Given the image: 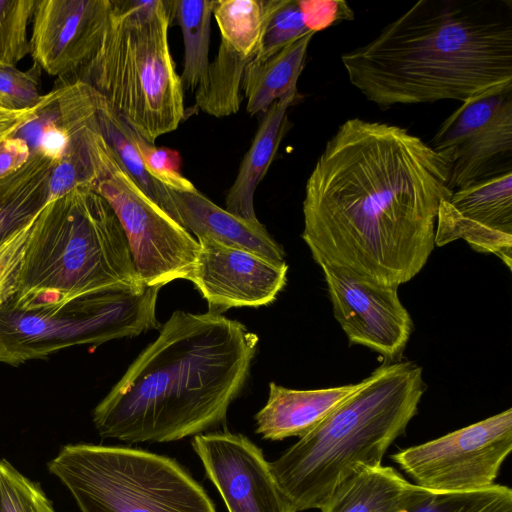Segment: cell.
Segmentation results:
<instances>
[{"instance_id": "6da1fadb", "label": "cell", "mask_w": 512, "mask_h": 512, "mask_svg": "<svg viewBox=\"0 0 512 512\" xmlns=\"http://www.w3.org/2000/svg\"><path fill=\"white\" fill-rule=\"evenodd\" d=\"M451 163L408 129L351 118L327 141L305 185L302 239L315 262L399 287L435 247Z\"/></svg>"}, {"instance_id": "7a4b0ae2", "label": "cell", "mask_w": 512, "mask_h": 512, "mask_svg": "<svg viewBox=\"0 0 512 512\" xmlns=\"http://www.w3.org/2000/svg\"><path fill=\"white\" fill-rule=\"evenodd\" d=\"M258 341L222 314L173 312L94 408L98 434L160 443L219 425L244 388Z\"/></svg>"}, {"instance_id": "3957f363", "label": "cell", "mask_w": 512, "mask_h": 512, "mask_svg": "<svg viewBox=\"0 0 512 512\" xmlns=\"http://www.w3.org/2000/svg\"><path fill=\"white\" fill-rule=\"evenodd\" d=\"M341 61L382 109L467 101L512 84V2L420 0Z\"/></svg>"}, {"instance_id": "277c9868", "label": "cell", "mask_w": 512, "mask_h": 512, "mask_svg": "<svg viewBox=\"0 0 512 512\" xmlns=\"http://www.w3.org/2000/svg\"><path fill=\"white\" fill-rule=\"evenodd\" d=\"M426 391L422 367L384 361L323 421L270 463L296 512L321 509L339 485L376 468L403 435Z\"/></svg>"}, {"instance_id": "5b68a950", "label": "cell", "mask_w": 512, "mask_h": 512, "mask_svg": "<svg viewBox=\"0 0 512 512\" xmlns=\"http://www.w3.org/2000/svg\"><path fill=\"white\" fill-rule=\"evenodd\" d=\"M145 287L111 206L91 188L78 187L48 202L35 217L11 300L60 304L101 291Z\"/></svg>"}, {"instance_id": "8992f818", "label": "cell", "mask_w": 512, "mask_h": 512, "mask_svg": "<svg viewBox=\"0 0 512 512\" xmlns=\"http://www.w3.org/2000/svg\"><path fill=\"white\" fill-rule=\"evenodd\" d=\"M170 11L162 0H110L89 59L68 80L82 81L146 141L176 130L184 89L170 52Z\"/></svg>"}, {"instance_id": "52a82bcc", "label": "cell", "mask_w": 512, "mask_h": 512, "mask_svg": "<svg viewBox=\"0 0 512 512\" xmlns=\"http://www.w3.org/2000/svg\"><path fill=\"white\" fill-rule=\"evenodd\" d=\"M47 468L81 512H216L204 488L175 459L143 449L68 444Z\"/></svg>"}, {"instance_id": "ba28073f", "label": "cell", "mask_w": 512, "mask_h": 512, "mask_svg": "<svg viewBox=\"0 0 512 512\" xmlns=\"http://www.w3.org/2000/svg\"><path fill=\"white\" fill-rule=\"evenodd\" d=\"M161 287L113 289L60 304L0 307V363L19 366L74 346L100 345L159 328Z\"/></svg>"}, {"instance_id": "9c48e42d", "label": "cell", "mask_w": 512, "mask_h": 512, "mask_svg": "<svg viewBox=\"0 0 512 512\" xmlns=\"http://www.w3.org/2000/svg\"><path fill=\"white\" fill-rule=\"evenodd\" d=\"M96 163L92 190L107 201L121 223L143 285L163 287L177 279L189 280L200 249L196 238L135 184L103 135Z\"/></svg>"}, {"instance_id": "30bf717a", "label": "cell", "mask_w": 512, "mask_h": 512, "mask_svg": "<svg viewBox=\"0 0 512 512\" xmlns=\"http://www.w3.org/2000/svg\"><path fill=\"white\" fill-rule=\"evenodd\" d=\"M512 449V409L391 456L417 486L468 492L495 483Z\"/></svg>"}, {"instance_id": "8fae6325", "label": "cell", "mask_w": 512, "mask_h": 512, "mask_svg": "<svg viewBox=\"0 0 512 512\" xmlns=\"http://www.w3.org/2000/svg\"><path fill=\"white\" fill-rule=\"evenodd\" d=\"M324 273L334 317L350 344L365 346L385 361L401 357L413 321L398 296V287L375 283L336 266L319 265Z\"/></svg>"}, {"instance_id": "7c38bea8", "label": "cell", "mask_w": 512, "mask_h": 512, "mask_svg": "<svg viewBox=\"0 0 512 512\" xmlns=\"http://www.w3.org/2000/svg\"><path fill=\"white\" fill-rule=\"evenodd\" d=\"M192 447L229 512H296L263 451L240 433L195 435Z\"/></svg>"}, {"instance_id": "4fadbf2b", "label": "cell", "mask_w": 512, "mask_h": 512, "mask_svg": "<svg viewBox=\"0 0 512 512\" xmlns=\"http://www.w3.org/2000/svg\"><path fill=\"white\" fill-rule=\"evenodd\" d=\"M189 279L219 313L237 307L272 303L287 281L288 265L258 253L204 238Z\"/></svg>"}, {"instance_id": "5bb4252c", "label": "cell", "mask_w": 512, "mask_h": 512, "mask_svg": "<svg viewBox=\"0 0 512 512\" xmlns=\"http://www.w3.org/2000/svg\"><path fill=\"white\" fill-rule=\"evenodd\" d=\"M110 0H36L30 53L42 70L66 81L89 59Z\"/></svg>"}, {"instance_id": "9a60e30c", "label": "cell", "mask_w": 512, "mask_h": 512, "mask_svg": "<svg viewBox=\"0 0 512 512\" xmlns=\"http://www.w3.org/2000/svg\"><path fill=\"white\" fill-rule=\"evenodd\" d=\"M459 238L512 245V171L453 190L442 200L435 245Z\"/></svg>"}, {"instance_id": "2e32d148", "label": "cell", "mask_w": 512, "mask_h": 512, "mask_svg": "<svg viewBox=\"0 0 512 512\" xmlns=\"http://www.w3.org/2000/svg\"><path fill=\"white\" fill-rule=\"evenodd\" d=\"M171 217L198 239L209 238L243 248L277 262H285L279 243L258 223L242 220L207 198L197 188L179 192L169 189Z\"/></svg>"}, {"instance_id": "e0dca14e", "label": "cell", "mask_w": 512, "mask_h": 512, "mask_svg": "<svg viewBox=\"0 0 512 512\" xmlns=\"http://www.w3.org/2000/svg\"><path fill=\"white\" fill-rule=\"evenodd\" d=\"M362 384L363 380L337 387L296 390L271 382L268 400L255 415L256 433L263 439L272 441L292 436L301 438Z\"/></svg>"}, {"instance_id": "ac0fdd59", "label": "cell", "mask_w": 512, "mask_h": 512, "mask_svg": "<svg viewBox=\"0 0 512 512\" xmlns=\"http://www.w3.org/2000/svg\"><path fill=\"white\" fill-rule=\"evenodd\" d=\"M512 171V96L492 119L456 148L449 188L456 190Z\"/></svg>"}, {"instance_id": "d6986e66", "label": "cell", "mask_w": 512, "mask_h": 512, "mask_svg": "<svg viewBox=\"0 0 512 512\" xmlns=\"http://www.w3.org/2000/svg\"><path fill=\"white\" fill-rule=\"evenodd\" d=\"M297 97L298 93L288 94L263 113L252 144L228 190L225 209L242 220L260 222L254 209V194L276 156L287 129V110Z\"/></svg>"}, {"instance_id": "ffe728a7", "label": "cell", "mask_w": 512, "mask_h": 512, "mask_svg": "<svg viewBox=\"0 0 512 512\" xmlns=\"http://www.w3.org/2000/svg\"><path fill=\"white\" fill-rule=\"evenodd\" d=\"M418 489L391 466L365 468L339 485L320 510L398 512Z\"/></svg>"}, {"instance_id": "44dd1931", "label": "cell", "mask_w": 512, "mask_h": 512, "mask_svg": "<svg viewBox=\"0 0 512 512\" xmlns=\"http://www.w3.org/2000/svg\"><path fill=\"white\" fill-rule=\"evenodd\" d=\"M314 33L292 42L260 62H251L244 73L242 92L250 115L264 113L274 102L297 92V81L305 66Z\"/></svg>"}, {"instance_id": "7402d4cb", "label": "cell", "mask_w": 512, "mask_h": 512, "mask_svg": "<svg viewBox=\"0 0 512 512\" xmlns=\"http://www.w3.org/2000/svg\"><path fill=\"white\" fill-rule=\"evenodd\" d=\"M170 15L176 17L184 42V65L180 75L184 90H196L206 80L209 69L211 18L215 1H167Z\"/></svg>"}, {"instance_id": "603a6c76", "label": "cell", "mask_w": 512, "mask_h": 512, "mask_svg": "<svg viewBox=\"0 0 512 512\" xmlns=\"http://www.w3.org/2000/svg\"><path fill=\"white\" fill-rule=\"evenodd\" d=\"M282 0H218L213 16L221 43L231 50L254 58L268 21Z\"/></svg>"}, {"instance_id": "cb8c5ba5", "label": "cell", "mask_w": 512, "mask_h": 512, "mask_svg": "<svg viewBox=\"0 0 512 512\" xmlns=\"http://www.w3.org/2000/svg\"><path fill=\"white\" fill-rule=\"evenodd\" d=\"M96 117L100 131L120 166L150 199L171 215L173 205L169 188L148 173L130 137L129 125L98 93Z\"/></svg>"}, {"instance_id": "d4e9b609", "label": "cell", "mask_w": 512, "mask_h": 512, "mask_svg": "<svg viewBox=\"0 0 512 512\" xmlns=\"http://www.w3.org/2000/svg\"><path fill=\"white\" fill-rule=\"evenodd\" d=\"M510 96L512 84H507L493 87L464 101L440 125L429 145L451 163L456 148L485 126Z\"/></svg>"}, {"instance_id": "484cf974", "label": "cell", "mask_w": 512, "mask_h": 512, "mask_svg": "<svg viewBox=\"0 0 512 512\" xmlns=\"http://www.w3.org/2000/svg\"><path fill=\"white\" fill-rule=\"evenodd\" d=\"M398 512H512V490L500 484L468 492H435L419 487Z\"/></svg>"}, {"instance_id": "4316f807", "label": "cell", "mask_w": 512, "mask_h": 512, "mask_svg": "<svg viewBox=\"0 0 512 512\" xmlns=\"http://www.w3.org/2000/svg\"><path fill=\"white\" fill-rule=\"evenodd\" d=\"M52 168L22 176L0 190V245L27 225L49 202Z\"/></svg>"}, {"instance_id": "83f0119b", "label": "cell", "mask_w": 512, "mask_h": 512, "mask_svg": "<svg viewBox=\"0 0 512 512\" xmlns=\"http://www.w3.org/2000/svg\"><path fill=\"white\" fill-rule=\"evenodd\" d=\"M36 0H0V67H15L30 53L27 29Z\"/></svg>"}, {"instance_id": "f1b7e54d", "label": "cell", "mask_w": 512, "mask_h": 512, "mask_svg": "<svg viewBox=\"0 0 512 512\" xmlns=\"http://www.w3.org/2000/svg\"><path fill=\"white\" fill-rule=\"evenodd\" d=\"M0 512H56L39 483L0 459Z\"/></svg>"}, {"instance_id": "f546056e", "label": "cell", "mask_w": 512, "mask_h": 512, "mask_svg": "<svg viewBox=\"0 0 512 512\" xmlns=\"http://www.w3.org/2000/svg\"><path fill=\"white\" fill-rule=\"evenodd\" d=\"M309 33L313 32L304 24L298 0H282L268 21L257 55L252 62L268 59Z\"/></svg>"}, {"instance_id": "4dcf8cb0", "label": "cell", "mask_w": 512, "mask_h": 512, "mask_svg": "<svg viewBox=\"0 0 512 512\" xmlns=\"http://www.w3.org/2000/svg\"><path fill=\"white\" fill-rule=\"evenodd\" d=\"M129 134L146 170L153 178L174 191L187 192L196 189L193 183L182 175L181 157L176 150L155 146L140 136L130 125Z\"/></svg>"}, {"instance_id": "1f68e13d", "label": "cell", "mask_w": 512, "mask_h": 512, "mask_svg": "<svg viewBox=\"0 0 512 512\" xmlns=\"http://www.w3.org/2000/svg\"><path fill=\"white\" fill-rule=\"evenodd\" d=\"M41 71L35 63L26 71L0 67V107L20 111L37 106L44 96L39 88Z\"/></svg>"}, {"instance_id": "d6a6232c", "label": "cell", "mask_w": 512, "mask_h": 512, "mask_svg": "<svg viewBox=\"0 0 512 512\" xmlns=\"http://www.w3.org/2000/svg\"><path fill=\"white\" fill-rule=\"evenodd\" d=\"M35 217L0 245V307L18 290L20 268Z\"/></svg>"}, {"instance_id": "836d02e7", "label": "cell", "mask_w": 512, "mask_h": 512, "mask_svg": "<svg viewBox=\"0 0 512 512\" xmlns=\"http://www.w3.org/2000/svg\"><path fill=\"white\" fill-rule=\"evenodd\" d=\"M306 28L313 33L341 21L354 19V12L344 0H298Z\"/></svg>"}, {"instance_id": "e575fe53", "label": "cell", "mask_w": 512, "mask_h": 512, "mask_svg": "<svg viewBox=\"0 0 512 512\" xmlns=\"http://www.w3.org/2000/svg\"><path fill=\"white\" fill-rule=\"evenodd\" d=\"M31 147L24 137L10 136L0 141V183L17 174L28 162Z\"/></svg>"}, {"instance_id": "d590c367", "label": "cell", "mask_w": 512, "mask_h": 512, "mask_svg": "<svg viewBox=\"0 0 512 512\" xmlns=\"http://www.w3.org/2000/svg\"><path fill=\"white\" fill-rule=\"evenodd\" d=\"M42 101L34 108L27 110L14 111L0 107V141L15 135L31 123L37 117Z\"/></svg>"}, {"instance_id": "8d00e7d4", "label": "cell", "mask_w": 512, "mask_h": 512, "mask_svg": "<svg viewBox=\"0 0 512 512\" xmlns=\"http://www.w3.org/2000/svg\"><path fill=\"white\" fill-rule=\"evenodd\" d=\"M33 156H36V155H33ZM31 157H32V156H31ZM38 157H40V156H38ZM41 158H42V157H41ZM29 159H30V158H29ZM43 159H44V158H43ZM45 160H46V159H45ZM47 161H48V160H47ZM48 162H49V161H48ZM49 163H50V162H49ZM50 164H51V163H50ZM51 165H52V164H51ZM14 176H15V175H14ZM7 182H8V181H7ZM0 185H1V184H0Z\"/></svg>"}]
</instances>
